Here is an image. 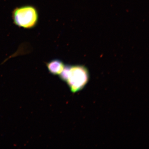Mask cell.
<instances>
[{
    "label": "cell",
    "mask_w": 149,
    "mask_h": 149,
    "mask_svg": "<svg viewBox=\"0 0 149 149\" xmlns=\"http://www.w3.org/2000/svg\"><path fill=\"white\" fill-rule=\"evenodd\" d=\"M70 67V65H65L64 68L63 70L61 73L59 74L60 78L61 80L66 82L69 76Z\"/></svg>",
    "instance_id": "4"
},
{
    "label": "cell",
    "mask_w": 149,
    "mask_h": 149,
    "mask_svg": "<svg viewBox=\"0 0 149 149\" xmlns=\"http://www.w3.org/2000/svg\"><path fill=\"white\" fill-rule=\"evenodd\" d=\"M12 17L14 23L16 26L24 29H31L37 25L39 14L35 7L24 6L14 10Z\"/></svg>",
    "instance_id": "1"
},
{
    "label": "cell",
    "mask_w": 149,
    "mask_h": 149,
    "mask_svg": "<svg viewBox=\"0 0 149 149\" xmlns=\"http://www.w3.org/2000/svg\"><path fill=\"white\" fill-rule=\"evenodd\" d=\"M89 71L83 65H70L68 79L66 83L72 93H77L83 90L89 81Z\"/></svg>",
    "instance_id": "2"
},
{
    "label": "cell",
    "mask_w": 149,
    "mask_h": 149,
    "mask_svg": "<svg viewBox=\"0 0 149 149\" xmlns=\"http://www.w3.org/2000/svg\"><path fill=\"white\" fill-rule=\"evenodd\" d=\"M65 65L63 62L58 59L53 60L47 63L48 70L51 73L54 75L60 74L64 68Z\"/></svg>",
    "instance_id": "3"
}]
</instances>
